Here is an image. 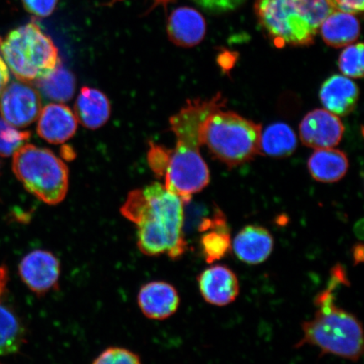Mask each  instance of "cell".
<instances>
[{"instance_id":"8992f818","label":"cell","mask_w":364,"mask_h":364,"mask_svg":"<svg viewBox=\"0 0 364 364\" xmlns=\"http://www.w3.org/2000/svg\"><path fill=\"white\" fill-rule=\"evenodd\" d=\"M0 53L16 78L26 83L43 78L60 65L56 46L34 22L0 39Z\"/></svg>"},{"instance_id":"30bf717a","label":"cell","mask_w":364,"mask_h":364,"mask_svg":"<svg viewBox=\"0 0 364 364\" xmlns=\"http://www.w3.org/2000/svg\"><path fill=\"white\" fill-rule=\"evenodd\" d=\"M199 292L205 302L217 307L230 306L240 294V281L230 267L211 264L197 277Z\"/></svg>"},{"instance_id":"52a82bcc","label":"cell","mask_w":364,"mask_h":364,"mask_svg":"<svg viewBox=\"0 0 364 364\" xmlns=\"http://www.w3.org/2000/svg\"><path fill=\"white\" fill-rule=\"evenodd\" d=\"M12 169L25 188L41 201L57 205L65 198L68 169L51 150L24 144L14 154Z\"/></svg>"},{"instance_id":"d6986e66","label":"cell","mask_w":364,"mask_h":364,"mask_svg":"<svg viewBox=\"0 0 364 364\" xmlns=\"http://www.w3.org/2000/svg\"><path fill=\"white\" fill-rule=\"evenodd\" d=\"M324 42L331 48L348 47L360 34V23L353 14L332 11L320 27Z\"/></svg>"},{"instance_id":"7402d4cb","label":"cell","mask_w":364,"mask_h":364,"mask_svg":"<svg viewBox=\"0 0 364 364\" xmlns=\"http://www.w3.org/2000/svg\"><path fill=\"white\" fill-rule=\"evenodd\" d=\"M36 82L40 92L52 101L66 102L74 97L75 76L60 65L49 75Z\"/></svg>"},{"instance_id":"83f0119b","label":"cell","mask_w":364,"mask_h":364,"mask_svg":"<svg viewBox=\"0 0 364 364\" xmlns=\"http://www.w3.org/2000/svg\"><path fill=\"white\" fill-rule=\"evenodd\" d=\"M26 11L39 17H47L53 12L58 0H22Z\"/></svg>"},{"instance_id":"4dcf8cb0","label":"cell","mask_w":364,"mask_h":364,"mask_svg":"<svg viewBox=\"0 0 364 364\" xmlns=\"http://www.w3.org/2000/svg\"><path fill=\"white\" fill-rule=\"evenodd\" d=\"M8 281V268L4 265L0 266V302H1L3 296L7 289Z\"/></svg>"},{"instance_id":"484cf974","label":"cell","mask_w":364,"mask_h":364,"mask_svg":"<svg viewBox=\"0 0 364 364\" xmlns=\"http://www.w3.org/2000/svg\"><path fill=\"white\" fill-rule=\"evenodd\" d=\"M93 364H142L135 353L122 348H110L95 359Z\"/></svg>"},{"instance_id":"5bb4252c","label":"cell","mask_w":364,"mask_h":364,"mask_svg":"<svg viewBox=\"0 0 364 364\" xmlns=\"http://www.w3.org/2000/svg\"><path fill=\"white\" fill-rule=\"evenodd\" d=\"M77 127L78 120L65 105L51 103L41 111L38 134L50 144L66 142L75 135Z\"/></svg>"},{"instance_id":"3957f363","label":"cell","mask_w":364,"mask_h":364,"mask_svg":"<svg viewBox=\"0 0 364 364\" xmlns=\"http://www.w3.org/2000/svg\"><path fill=\"white\" fill-rule=\"evenodd\" d=\"M347 282L343 267L336 265L331 271L328 285L314 300L315 314L311 320L303 322L302 336L295 348L309 345L320 350L321 356L332 355L352 362L362 358V322L354 314L336 304L335 290Z\"/></svg>"},{"instance_id":"44dd1931","label":"cell","mask_w":364,"mask_h":364,"mask_svg":"<svg viewBox=\"0 0 364 364\" xmlns=\"http://www.w3.org/2000/svg\"><path fill=\"white\" fill-rule=\"evenodd\" d=\"M297 148L294 131L283 122L272 124L262 133L260 154L273 158L291 156Z\"/></svg>"},{"instance_id":"8fae6325","label":"cell","mask_w":364,"mask_h":364,"mask_svg":"<svg viewBox=\"0 0 364 364\" xmlns=\"http://www.w3.org/2000/svg\"><path fill=\"white\" fill-rule=\"evenodd\" d=\"M344 130L339 117L326 109L309 112L299 125L302 143L316 149L336 147L343 139Z\"/></svg>"},{"instance_id":"ffe728a7","label":"cell","mask_w":364,"mask_h":364,"mask_svg":"<svg viewBox=\"0 0 364 364\" xmlns=\"http://www.w3.org/2000/svg\"><path fill=\"white\" fill-rule=\"evenodd\" d=\"M348 167L347 154L332 148L316 149L308 161L313 178L324 183H333L343 178Z\"/></svg>"},{"instance_id":"d4e9b609","label":"cell","mask_w":364,"mask_h":364,"mask_svg":"<svg viewBox=\"0 0 364 364\" xmlns=\"http://www.w3.org/2000/svg\"><path fill=\"white\" fill-rule=\"evenodd\" d=\"M363 44L349 45L341 53L338 66L344 76L348 78L360 79L364 70Z\"/></svg>"},{"instance_id":"277c9868","label":"cell","mask_w":364,"mask_h":364,"mask_svg":"<svg viewBox=\"0 0 364 364\" xmlns=\"http://www.w3.org/2000/svg\"><path fill=\"white\" fill-rule=\"evenodd\" d=\"M259 24L277 48L309 46L331 13L326 0H256Z\"/></svg>"},{"instance_id":"9c48e42d","label":"cell","mask_w":364,"mask_h":364,"mask_svg":"<svg viewBox=\"0 0 364 364\" xmlns=\"http://www.w3.org/2000/svg\"><path fill=\"white\" fill-rule=\"evenodd\" d=\"M60 262L52 252L36 250L23 257L19 265L21 279L31 292L44 295L56 288L60 277Z\"/></svg>"},{"instance_id":"2e32d148","label":"cell","mask_w":364,"mask_h":364,"mask_svg":"<svg viewBox=\"0 0 364 364\" xmlns=\"http://www.w3.org/2000/svg\"><path fill=\"white\" fill-rule=\"evenodd\" d=\"M320 99L326 110L338 117L348 116L357 107L358 86L347 76L335 75L322 85Z\"/></svg>"},{"instance_id":"e0dca14e","label":"cell","mask_w":364,"mask_h":364,"mask_svg":"<svg viewBox=\"0 0 364 364\" xmlns=\"http://www.w3.org/2000/svg\"><path fill=\"white\" fill-rule=\"evenodd\" d=\"M199 230L203 232L200 238V252L208 264L220 262L232 247V239L225 217L220 211H217L213 218H207Z\"/></svg>"},{"instance_id":"ba28073f","label":"cell","mask_w":364,"mask_h":364,"mask_svg":"<svg viewBox=\"0 0 364 364\" xmlns=\"http://www.w3.org/2000/svg\"><path fill=\"white\" fill-rule=\"evenodd\" d=\"M42 101L38 90L26 82H12L0 97V113L8 124L26 127L39 117Z\"/></svg>"},{"instance_id":"4316f807","label":"cell","mask_w":364,"mask_h":364,"mask_svg":"<svg viewBox=\"0 0 364 364\" xmlns=\"http://www.w3.org/2000/svg\"><path fill=\"white\" fill-rule=\"evenodd\" d=\"M205 11L212 13H225L235 10L245 0H193Z\"/></svg>"},{"instance_id":"5b68a950","label":"cell","mask_w":364,"mask_h":364,"mask_svg":"<svg viewBox=\"0 0 364 364\" xmlns=\"http://www.w3.org/2000/svg\"><path fill=\"white\" fill-rule=\"evenodd\" d=\"M261 135L260 124L221 108L209 114L201 129L203 145L230 167L242 165L260 154Z\"/></svg>"},{"instance_id":"f1b7e54d","label":"cell","mask_w":364,"mask_h":364,"mask_svg":"<svg viewBox=\"0 0 364 364\" xmlns=\"http://www.w3.org/2000/svg\"><path fill=\"white\" fill-rule=\"evenodd\" d=\"M330 4L332 10L350 14L363 13V0H326Z\"/></svg>"},{"instance_id":"4fadbf2b","label":"cell","mask_w":364,"mask_h":364,"mask_svg":"<svg viewBox=\"0 0 364 364\" xmlns=\"http://www.w3.org/2000/svg\"><path fill=\"white\" fill-rule=\"evenodd\" d=\"M138 303L145 316L162 321L177 311L180 296L174 286L164 281L144 284L138 295Z\"/></svg>"},{"instance_id":"7c38bea8","label":"cell","mask_w":364,"mask_h":364,"mask_svg":"<svg viewBox=\"0 0 364 364\" xmlns=\"http://www.w3.org/2000/svg\"><path fill=\"white\" fill-rule=\"evenodd\" d=\"M274 238L266 228L247 225L232 240L231 250L239 261L257 266L265 262L274 250Z\"/></svg>"},{"instance_id":"603a6c76","label":"cell","mask_w":364,"mask_h":364,"mask_svg":"<svg viewBox=\"0 0 364 364\" xmlns=\"http://www.w3.org/2000/svg\"><path fill=\"white\" fill-rule=\"evenodd\" d=\"M25 343V330L20 318L0 303V356L15 353Z\"/></svg>"},{"instance_id":"cb8c5ba5","label":"cell","mask_w":364,"mask_h":364,"mask_svg":"<svg viewBox=\"0 0 364 364\" xmlns=\"http://www.w3.org/2000/svg\"><path fill=\"white\" fill-rule=\"evenodd\" d=\"M31 138L29 131H21L0 117V156L9 157L26 144Z\"/></svg>"},{"instance_id":"6da1fadb","label":"cell","mask_w":364,"mask_h":364,"mask_svg":"<svg viewBox=\"0 0 364 364\" xmlns=\"http://www.w3.org/2000/svg\"><path fill=\"white\" fill-rule=\"evenodd\" d=\"M185 202L154 182L127 196L122 215L133 222L138 233V247L146 256L166 255L178 260L188 250L183 233Z\"/></svg>"},{"instance_id":"f546056e","label":"cell","mask_w":364,"mask_h":364,"mask_svg":"<svg viewBox=\"0 0 364 364\" xmlns=\"http://www.w3.org/2000/svg\"><path fill=\"white\" fill-rule=\"evenodd\" d=\"M10 81V71L4 58L0 56V97Z\"/></svg>"},{"instance_id":"ac0fdd59","label":"cell","mask_w":364,"mask_h":364,"mask_svg":"<svg viewBox=\"0 0 364 364\" xmlns=\"http://www.w3.org/2000/svg\"><path fill=\"white\" fill-rule=\"evenodd\" d=\"M75 110L77 120L86 129H97L110 117L111 105L102 91L83 87L76 100Z\"/></svg>"},{"instance_id":"9a60e30c","label":"cell","mask_w":364,"mask_h":364,"mask_svg":"<svg viewBox=\"0 0 364 364\" xmlns=\"http://www.w3.org/2000/svg\"><path fill=\"white\" fill-rule=\"evenodd\" d=\"M206 29L204 17L193 8H177L168 20L167 31L171 42L182 48H193L201 43Z\"/></svg>"},{"instance_id":"7a4b0ae2","label":"cell","mask_w":364,"mask_h":364,"mask_svg":"<svg viewBox=\"0 0 364 364\" xmlns=\"http://www.w3.org/2000/svg\"><path fill=\"white\" fill-rule=\"evenodd\" d=\"M225 103L221 94L207 100H191L171 117V129L176 136V145L175 149H170L164 186L186 203L210 181L208 167L200 153L203 146L201 129L209 114L224 107Z\"/></svg>"}]
</instances>
